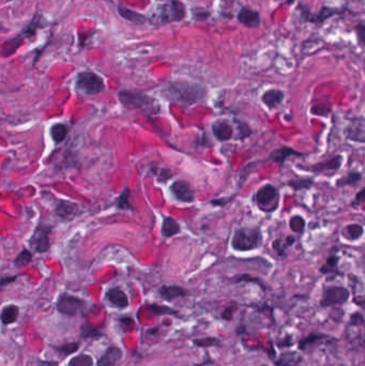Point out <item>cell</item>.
<instances>
[{"label":"cell","mask_w":365,"mask_h":366,"mask_svg":"<svg viewBox=\"0 0 365 366\" xmlns=\"http://www.w3.org/2000/svg\"><path fill=\"white\" fill-rule=\"evenodd\" d=\"M129 197H130V190L128 189V187H126V189L123 190L122 194L118 198L117 206L119 209H122V210H128V209H130Z\"/></svg>","instance_id":"8d00e7d4"},{"label":"cell","mask_w":365,"mask_h":366,"mask_svg":"<svg viewBox=\"0 0 365 366\" xmlns=\"http://www.w3.org/2000/svg\"><path fill=\"white\" fill-rule=\"evenodd\" d=\"M349 298V291L345 287L331 286L325 289L320 304L323 307L344 304Z\"/></svg>","instance_id":"ba28073f"},{"label":"cell","mask_w":365,"mask_h":366,"mask_svg":"<svg viewBox=\"0 0 365 366\" xmlns=\"http://www.w3.org/2000/svg\"><path fill=\"white\" fill-rule=\"evenodd\" d=\"M262 234L258 228L243 227L236 231L232 240V246L238 252H248L257 248L262 244Z\"/></svg>","instance_id":"277c9868"},{"label":"cell","mask_w":365,"mask_h":366,"mask_svg":"<svg viewBox=\"0 0 365 366\" xmlns=\"http://www.w3.org/2000/svg\"><path fill=\"white\" fill-rule=\"evenodd\" d=\"M122 357V351L118 347H109L98 362V366H116Z\"/></svg>","instance_id":"ffe728a7"},{"label":"cell","mask_w":365,"mask_h":366,"mask_svg":"<svg viewBox=\"0 0 365 366\" xmlns=\"http://www.w3.org/2000/svg\"><path fill=\"white\" fill-rule=\"evenodd\" d=\"M85 305V302L80 300L79 298L72 297L69 295H62L59 297L57 302V308L60 313L65 314V315L73 316L81 309V307Z\"/></svg>","instance_id":"9c48e42d"},{"label":"cell","mask_w":365,"mask_h":366,"mask_svg":"<svg viewBox=\"0 0 365 366\" xmlns=\"http://www.w3.org/2000/svg\"><path fill=\"white\" fill-rule=\"evenodd\" d=\"M51 227L40 224L29 239V245L38 253H45L49 249V234Z\"/></svg>","instance_id":"52a82bcc"},{"label":"cell","mask_w":365,"mask_h":366,"mask_svg":"<svg viewBox=\"0 0 365 366\" xmlns=\"http://www.w3.org/2000/svg\"><path fill=\"white\" fill-rule=\"evenodd\" d=\"M23 43H24V40L19 36H16L15 38L10 39L5 42L4 45L2 46V50H0V53H2V55L5 57L11 56L15 53L19 46H22Z\"/></svg>","instance_id":"d4e9b609"},{"label":"cell","mask_w":365,"mask_h":366,"mask_svg":"<svg viewBox=\"0 0 365 366\" xmlns=\"http://www.w3.org/2000/svg\"><path fill=\"white\" fill-rule=\"evenodd\" d=\"M237 18L240 24H242L243 26L248 28L258 27L260 23H262L259 13L256 11V10L249 9L248 7H243L240 9Z\"/></svg>","instance_id":"7c38bea8"},{"label":"cell","mask_w":365,"mask_h":366,"mask_svg":"<svg viewBox=\"0 0 365 366\" xmlns=\"http://www.w3.org/2000/svg\"><path fill=\"white\" fill-rule=\"evenodd\" d=\"M302 355L297 351H287L282 353L276 362L277 366H298L302 362Z\"/></svg>","instance_id":"44dd1931"},{"label":"cell","mask_w":365,"mask_h":366,"mask_svg":"<svg viewBox=\"0 0 365 366\" xmlns=\"http://www.w3.org/2000/svg\"><path fill=\"white\" fill-rule=\"evenodd\" d=\"M264 366H268V365H264Z\"/></svg>","instance_id":"816d5d0a"},{"label":"cell","mask_w":365,"mask_h":366,"mask_svg":"<svg viewBox=\"0 0 365 366\" xmlns=\"http://www.w3.org/2000/svg\"><path fill=\"white\" fill-rule=\"evenodd\" d=\"M288 5H293L294 3H295V0H287V2H286Z\"/></svg>","instance_id":"f907efd6"},{"label":"cell","mask_w":365,"mask_h":366,"mask_svg":"<svg viewBox=\"0 0 365 366\" xmlns=\"http://www.w3.org/2000/svg\"><path fill=\"white\" fill-rule=\"evenodd\" d=\"M290 155H303V153H300L289 147H282L274 150L270 154V160H272L278 164H283Z\"/></svg>","instance_id":"cb8c5ba5"},{"label":"cell","mask_w":365,"mask_h":366,"mask_svg":"<svg viewBox=\"0 0 365 366\" xmlns=\"http://www.w3.org/2000/svg\"><path fill=\"white\" fill-rule=\"evenodd\" d=\"M119 100L124 107L130 109H139L148 116L159 114L161 110L159 102L143 92L122 90L119 92Z\"/></svg>","instance_id":"7a4b0ae2"},{"label":"cell","mask_w":365,"mask_h":366,"mask_svg":"<svg viewBox=\"0 0 365 366\" xmlns=\"http://www.w3.org/2000/svg\"><path fill=\"white\" fill-rule=\"evenodd\" d=\"M364 121L362 118L352 120L347 127L345 128V136L346 138L353 140L364 143L365 136H364Z\"/></svg>","instance_id":"5bb4252c"},{"label":"cell","mask_w":365,"mask_h":366,"mask_svg":"<svg viewBox=\"0 0 365 366\" xmlns=\"http://www.w3.org/2000/svg\"><path fill=\"white\" fill-rule=\"evenodd\" d=\"M160 296L166 301H173L174 299L185 296V290L179 286H163L159 290Z\"/></svg>","instance_id":"603a6c76"},{"label":"cell","mask_w":365,"mask_h":366,"mask_svg":"<svg viewBox=\"0 0 365 366\" xmlns=\"http://www.w3.org/2000/svg\"><path fill=\"white\" fill-rule=\"evenodd\" d=\"M207 90L200 83L187 80H174L164 88V96L183 106H191L206 97Z\"/></svg>","instance_id":"6da1fadb"},{"label":"cell","mask_w":365,"mask_h":366,"mask_svg":"<svg viewBox=\"0 0 365 366\" xmlns=\"http://www.w3.org/2000/svg\"><path fill=\"white\" fill-rule=\"evenodd\" d=\"M364 192H365V190L362 189V190L357 194V196H356V198H354V201H353L352 205L359 206V205H361V204L363 203V201H364Z\"/></svg>","instance_id":"7dc6e473"},{"label":"cell","mask_w":365,"mask_h":366,"mask_svg":"<svg viewBox=\"0 0 365 366\" xmlns=\"http://www.w3.org/2000/svg\"><path fill=\"white\" fill-rule=\"evenodd\" d=\"M340 13H341V10H339V9L323 7L321 9V11L316 15H312L308 11H306V13L304 12L302 15H303L306 22L315 23V24H322V23H325L329 17H332L333 15H336Z\"/></svg>","instance_id":"9a60e30c"},{"label":"cell","mask_w":365,"mask_h":366,"mask_svg":"<svg viewBox=\"0 0 365 366\" xmlns=\"http://www.w3.org/2000/svg\"><path fill=\"white\" fill-rule=\"evenodd\" d=\"M283 100H284V92L278 89H270L266 91L262 97V101L270 109L277 107V105H279V104L283 102Z\"/></svg>","instance_id":"d6986e66"},{"label":"cell","mask_w":365,"mask_h":366,"mask_svg":"<svg viewBox=\"0 0 365 366\" xmlns=\"http://www.w3.org/2000/svg\"><path fill=\"white\" fill-rule=\"evenodd\" d=\"M210 15V11L203 8H195L193 10V19H195L196 22H203V20L209 18Z\"/></svg>","instance_id":"74e56055"},{"label":"cell","mask_w":365,"mask_h":366,"mask_svg":"<svg viewBox=\"0 0 365 366\" xmlns=\"http://www.w3.org/2000/svg\"><path fill=\"white\" fill-rule=\"evenodd\" d=\"M342 163H343V156L336 155V156H334V158L327 161V162H321V163H318L315 165H312V167H310V168H306V170L317 173V174L338 171L341 168Z\"/></svg>","instance_id":"e0dca14e"},{"label":"cell","mask_w":365,"mask_h":366,"mask_svg":"<svg viewBox=\"0 0 365 366\" xmlns=\"http://www.w3.org/2000/svg\"><path fill=\"white\" fill-rule=\"evenodd\" d=\"M150 308H151L152 311H154L155 313H158V314H163V313H172V314H175L174 311H172V309H170V308H166V307H164V306L152 305V306H150Z\"/></svg>","instance_id":"bcb514c9"},{"label":"cell","mask_w":365,"mask_h":366,"mask_svg":"<svg viewBox=\"0 0 365 366\" xmlns=\"http://www.w3.org/2000/svg\"><path fill=\"white\" fill-rule=\"evenodd\" d=\"M322 339V335H319V334H311V335L308 337H306L305 340L301 341L300 343V349H305L310 344H313V343H316L318 341H320Z\"/></svg>","instance_id":"60d3db41"},{"label":"cell","mask_w":365,"mask_h":366,"mask_svg":"<svg viewBox=\"0 0 365 366\" xmlns=\"http://www.w3.org/2000/svg\"><path fill=\"white\" fill-rule=\"evenodd\" d=\"M18 307L16 305H8L6 306L2 314H0V319H2L4 325H11L15 322L18 316Z\"/></svg>","instance_id":"484cf974"},{"label":"cell","mask_w":365,"mask_h":366,"mask_svg":"<svg viewBox=\"0 0 365 366\" xmlns=\"http://www.w3.org/2000/svg\"><path fill=\"white\" fill-rule=\"evenodd\" d=\"M106 298L113 305L117 306L119 308H124L129 305V300L127 295L124 294L123 290H121L118 287L109 289L106 294Z\"/></svg>","instance_id":"ac0fdd59"},{"label":"cell","mask_w":365,"mask_h":366,"mask_svg":"<svg viewBox=\"0 0 365 366\" xmlns=\"http://www.w3.org/2000/svg\"><path fill=\"white\" fill-rule=\"evenodd\" d=\"M117 11L122 18L135 25H144L146 22H147V17H146L144 14L134 11V10L123 5H118Z\"/></svg>","instance_id":"2e32d148"},{"label":"cell","mask_w":365,"mask_h":366,"mask_svg":"<svg viewBox=\"0 0 365 366\" xmlns=\"http://www.w3.org/2000/svg\"><path fill=\"white\" fill-rule=\"evenodd\" d=\"M235 306L234 307H228V308H226L225 309V312L223 313V318H225V319H232V317H233V312L235 311Z\"/></svg>","instance_id":"681fc988"},{"label":"cell","mask_w":365,"mask_h":366,"mask_svg":"<svg viewBox=\"0 0 365 366\" xmlns=\"http://www.w3.org/2000/svg\"><path fill=\"white\" fill-rule=\"evenodd\" d=\"M255 203L262 211L274 212L279 205V193L272 184H265L257 191Z\"/></svg>","instance_id":"5b68a950"},{"label":"cell","mask_w":365,"mask_h":366,"mask_svg":"<svg viewBox=\"0 0 365 366\" xmlns=\"http://www.w3.org/2000/svg\"><path fill=\"white\" fill-rule=\"evenodd\" d=\"M340 258L336 255H331L328 259H327V264L320 268V272L323 274L327 273H331V272L334 271L338 267Z\"/></svg>","instance_id":"e575fe53"},{"label":"cell","mask_w":365,"mask_h":366,"mask_svg":"<svg viewBox=\"0 0 365 366\" xmlns=\"http://www.w3.org/2000/svg\"><path fill=\"white\" fill-rule=\"evenodd\" d=\"M68 366H93V359L88 354H79L72 358Z\"/></svg>","instance_id":"1f68e13d"},{"label":"cell","mask_w":365,"mask_h":366,"mask_svg":"<svg viewBox=\"0 0 365 366\" xmlns=\"http://www.w3.org/2000/svg\"><path fill=\"white\" fill-rule=\"evenodd\" d=\"M363 233H364V229L361 225L350 224V225L346 226L345 229H344L343 236L346 239L350 240V241H356V240L360 239L363 236Z\"/></svg>","instance_id":"4316f807"},{"label":"cell","mask_w":365,"mask_h":366,"mask_svg":"<svg viewBox=\"0 0 365 366\" xmlns=\"http://www.w3.org/2000/svg\"><path fill=\"white\" fill-rule=\"evenodd\" d=\"M357 36H358V39H359V43L361 45L364 44V34H365V30H364V25L361 23L358 27H357Z\"/></svg>","instance_id":"f6af8a7d"},{"label":"cell","mask_w":365,"mask_h":366,"mask_svg":"<svg viewBox=\"0 0 365 366\" xmlns=\"http://www.w3.org/2000/svg\"><path fill=\"white\" fill-rule=\"evenodd\" d=\"M172 176L173 175L169 168H161L160 173L158 175V180L160 182H166L169 179H171Z\"/></svg>","instance_id":"b9f144b4"},{"label":"cell","mask_w":365,"mask_h":366,"mask_svg":"<svg viewBox=\"0 0 365 366\" xmlns=\"http://www.w3.org/2000/svg\"><path fill=\"white\" fill-rule=\"evenodd\" d=\"M313 183H314V181H313L312 179H308V178H305V179H294V180H289L287 182V184L294 191L308 190L310 187L313 185Z\"/></svg>","instance_id":"4dcf8cb0"},{"label":"cell","mask_w":365,"mask_h":366,"mask_svg":"<svg viewBox=\"0 0 365 366\" xmlns=\"http://www.w3.org/2000/svg\"><path fill=\"white\" fill-rule=\"evenodd\" d=\"M171 192L177 201L181 203H193L195 200L194 190L191 184L185 180H177L171 185Z\"/></svg>","instance_id":"30bf717a"},{"label":"cell","mask_w":365,"mask_h":366,"mask_svg":"<svg viewBox=\"0 0 365 366\" xmlns=\"http://www.w3.org/2000/svg\"><path fill=\"white\" fill-rule=\"evenodd\" d=\"M31 260H33V254H31L28 249H23L14 260V266L18 269L24 268L28 264H30Z\"/></svg>","instance_id":"836d02e7"},{"label":"cell","mask_w":365,"mask_h":366,"mask_svg":"<svg viewBox=\"0 0 365 366\" xmlns=\"http://www.w3.org/2000/svg\"><path fill=\"white\" fill-rule=\"evenodd\" d=\"M193 344L198 347H214L220 345V341L214 337H205L200 340H194Z\"/></svg>","instance_id":"d590c367"},{"label":"cell","mask_w":365,"mask_h":366,"mask_svg":"<svg viewBox=\"0 0 365 366\" xmlns=\"http://www.w3.org/2000/svg\"><path fill=\"white\" fill-rule=\"evenodd\" d=\"M237 281H254V283L259 284V285H260V287L265 288V287H264V284H263L262 281H260L259 279H257V278H253V277L248 276V275H241V276H240L239 278H237Z\"/></svg>","instance_id":"ee69618b"},{"label":"cell","mask_w":365,"mask_h":366,"mask_svg":"<svg viewBox=\"0 0 365 366\" xmlns=\"http://www.w3.org/2000/svg\"><path fill=\"white\" fill-rule=\"evenodd\" d=\"M289 226L293 232L297 234H302L305 228V219L300 215H295L290 218Z\"/></svg>","instance_id":"d6a6232c"},{"label":"cell","mask_w":365,"mask_h":366,"mask_svg":"<svg viewBox=\"0 0 365 366\" xmlns=\"http://www.w3.org/2000/svg\"><path fill=\"white\" fill-rule=\"evenodd\" d=\"M350 321H351V325H353V326H362L363 323H364L363 316L361 315L360 313H354V314H352Z\"/></svg>","instance_id":"7bdbcfd3"},{"label":"cell","mask_w":365,"mask_h":366,"mask_svg":"<svg viewBox=\"0 0 365 366\" xmlns=\"http://www.w3.org/2000/svg\"><path fill=\"white\" fill-rule=\"evenodd\" d=\"M231 202V198H221V200H213L211 201V204L213 206H220V207H223L225 206L227 203Z\"/></svg>","instance_id":"c3c4849f"},{"label":"cell","mask_w":365,"mask_h":366,"mask_svg":"<svg viewBox=\"0 0 365 366\" xmlns=\"http://www.w3.org/2000/svg\"><path fill=\"white\" fill-rule=\"evenodd\" d=\"M361 174L360 173H357V172H353V173H349L345 176H343L341 179L338 180L336 182V185L338 186H347V185H354L357 184L360 180H361Z\"/></svg>","instance_id":"f1b7e54d"},{"label":"cell","mask_w":365,"mask_h":366,"mask_svg":"<svg viewBox=\"0 0 365 366\" xmlns=\"http://www.w3.org/2000/svg\"><path fill=\"white\" fill-rule=\"evenodd\" d=\"M55 214L64 221H69L79 214V206L75 203L61 201L55 208Z\"/></svg>","instance_id":"4fadbf2b"},{"label":"cell","mask_w":365,"mask_h":366,"mask_svg":"<svg viewBox=\"0 0 365 366\" xmlns=\"http://www.w3.org/2000/svg\"><path fill=\"white\" fill-rule=\"evenodd\" d=\"M186 17V7L180 0H170V2L161 5L158 11L153 15V22L155 24H171L181 22Z\"/></svg>","instance_id":"3957f363"},{"label":"cell","mask_w":365,"mask_h":366,"mask_svg":"<svg viewBox=\"0 0 365 366\" xmlns=\"http://www.w3.org/2000/svg\"><path fill=\"white\" fill-rule=\"evenodd\" d=\"M78 344L77 343H71V344H67L65 346H61L59 348H57V351L64 355V357H67V355L75 352L78 349Z\"/></svg>","instance_id":"f35d334b"},{"label":"cell","mask_w":365,"mask_h":366,"mask_svg":"<svg viewBox=\"0 0 365 366\" xmlns=\"http://www.w3.org/2000/svg\"><path fill=\"white\" fill-rule=\"evenodd\" d=\"M105 88L103 78L90 71L80 72L76 78V89L86 96H96Z\"/></svg>","instance_id":"8992f818"},{"label":"cell","mask_w":365,"mask_h":366,"mask_svg":"<svg viewBox=\"0 0 365 366\" xmlns=\"http://www.w3.org/2000/svg\"><path fill=\"white\" fill-rule=\"evenodd\" d=\"M161 232L164 238H172L175 235L180 233V225L175 218L171 216H166L164 217Z\"/></svg>","instance_id":"7402d4cb"},{"label":"cell","mask_w":365,"mask_h":366,"mask_svg":"<svg viewBox=\"0 0 365 366\" xmlns=\"http://www.w3.org/2000/svg\"><path fill=\"white\" fill-rule=\"evenodd\" d=\"M238 131L240 133V135H239L240 139L246 138V137H248L249 135L252 134V130L249 129L248 125L246 123H244V122H239L238 123Z\"/></svg>","instance_id":"ab89813d"},{"label":"cell","mask_w":365,"mask_h":366,"mask_svg":"<svg viewBox=\"0 0 365 366\" xmlns=\"http://www.w3.org/2000/svg\"><path fill=\"white\" fill-rule=\"evenodd\" d=\"M211 129L214 137L220 142L231 140L234 136V129L232 127V124L224 119L214 121L212 123Z\"/></svg>","instance_id":"8fae6325"},{"label":"cell","mask_w":365,"mask_h":366,"mask_svg":"<svg viewBox=\"0 0 365 366\" xmlns=\"http://www.w3.org/2000/svg\"><path fill=\"white\" fill-rule=\"evenodd\" d=\"M295 241H296V240H295V238H294L293 236L287 237L286 240H285V242L282 241L280 239H276V240H274V242H273V248L275 249V252H276L278 255L282 256V255H284L285 249H286L288 246L293 245V244L295 243Z\"/></svg>","instance_id":"f546056e"},{"label":"cell","mask_w":365,"mask_h":366,"mask_svg":"<svg viewBox=\"0 0 365 366\" xmlns=\"http://www.w3.org/2000/svg\"><path fill=\"white\" fill-rule=\"evenodd\" d=\"M50 135H51V138L54 139V142L56 144H60L61 142H64L68 135L67 125L62 124V123L54 124L50 129Z\"/></svg>","instance_id":"83f0119b"}]
</instances>
